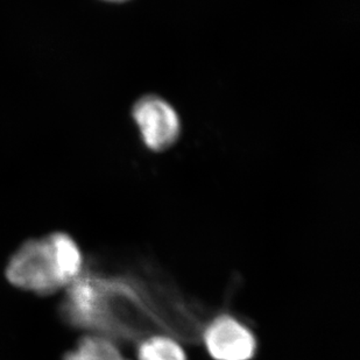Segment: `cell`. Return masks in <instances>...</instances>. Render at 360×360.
<instances>
[{
  "mask_svg": "<svg viewBox=\"0 0 360 360\" xmlns=\"http://www.w3.org/2000/svg\"><path fill=\"white\" fill-rule=\"evenodd\" d=\"M133 118L139 127L143 143L153 150L169 148L180 134V120L170 104L155 96H147L136 103Z\"/></svg>",
  "mask_w": 360,
  "mask_h": 360,
  "instance_id": "7a4b0ae2",
  "label": "cell"
},
{
  "mask_svg": "<svg viewBox=\"0 0 360 360\" xmlns=\"http://www.w3.org/2000/svg\"><path fill=\"white\" fill-rule=\"evenodd\" d=\"M105 1H113V3H120V1H125V0H105Z\"/></svg>",
  "mask_w": 360,
  "mask_h": 360,
  "instance_id": "8992f818",
  "label": "cell"
},
{
  "mask_svg": "<svg viewBox=\"0 0 360 360\" xmlns=\"http://www.w3.org/2000/svg\"><path fill=\"white\" fill-rule=\"evenodd\" d=\"M63 360H127L115 344L104 337H83L75 350L65 354Z\"/></svg>",
  "mask_w": 360,
  "mask_h": 360,
  "instance_id": "277c9868",
  "label": "cell"
},
{
  "mask_svg": "<svg viewBox=\"0 0 360 360\" xmlns=\"http://www.w3.org/2000/svg\"><path fill=\"white\" fill-rule=\"evenodd\" d=\"M139 360H187L182 347L167 337H152L139 347Z\"/></svg>",
  "mask_w": 360,
  "mask_h": 360,
  "instance_id": "5b68a950",
  "label": "cell"
},
{
  "mask_svg": "<svg viewBox=\"0 0 360 360\" xmlns=\"http://www.w3.org/2000/svg\"><path fill=\"white\" fill-rule=\"evenodd\" d=\"M209 354L216 360H248L255 354V338L250 330L232 317H219L204 333Z\"/></svg>",
  "mask_w": 360,
  "mask_h": 360,
  "instance_id": "3957f363",
  "label": "cell"
},
{
  "mask_svg": "<svg viewBox=\"0 0 360 360\" xmlns=\"http://www.w3.org/2000/svg\"><path fill=\"white\" fill-rule=\"evenodd\" d=\"M83 269L79 245L65 232L25 241L6 265V279L26 292L47 296L72 285Z\"/></svg>",
  "mask_w": 360,
  "mask_h": 360,
  "instance_id": "6da1fadb",
  "label": "cell"
}]
</instances>
